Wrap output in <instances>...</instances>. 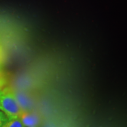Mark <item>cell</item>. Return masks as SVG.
Listing matches in <instances>:
<instances>
[{
	"mask_svg": "<svg viewBox=\"0 0 127 127\" xmlns=\"http://www.w3.org/2000/svg\"><path fill=\"white\" fill-rule=\"evenodd\" d=\"M0 110L9 120L19 118L23 112L15 93L10 87H3L0 90Z\"/></svg>",
	"mask_w": 127,
	"mask_h": 127,
	"instance_id": "obj_1",
	"label": "cell"
},
{
	"mask_svg": "<svg viewBox=\"0 0 127 127\" xmlns=\"http://www.w3.org/2000/svg\"><path fill=\"white\" fill-rule=\"evenodd\" d=\"M19 118L25 127H36L39 122V118L35 114L24 111H23Z\"/></svg>",
	"mask_w": 127,
	"mask_h": 127,
	"instance_id": "obj_2",
	"label": "cell"
},
{
	"mask_svg": "<svg viewBox=\"0 0 127 127\" xmlns=\"http://www.w3.org/2000/svg\"><path fill=\"white\" fill-rule=\"evenodd\" d=\"M2 127H25L20 118L9 120Z\"/></svg>",
	"mask_w": 127,
	"mask_h": 127,
	"instance_id": "obj_3",
	"label": "cell"
},
{
	"mask_svg": "<svg viewBox=\"0 0 127 127\" xmlns=\"http://www.w3.org/2000/svg\"><path fill=\"white\" fill-rule=\"evenodd\" d=\"M5 60V56L4 51L3 50L2 47L0 45V71H2Z\"/></svg>",
	"mask_w": 127,
	"mask_h": 127,
	"instance_id": "obj_4",
	"label": "cell"
},
{
	"mask_svg": "<svg viewBox=\"0 0 127 127\" xmlns=\"http://www.w3.org/2000/svg\"><path fill=\"white\" fill-rule=\"evenodd\" d=\"M8 120V118L7 115H6L2 111L0 110V127H2L3 126V125H4Z\"/></svg>",
	"mask_w": 127,
	"mask_h": 127,
	"instance_id": "obj_5",
	"label": "cell"
},
{
	"mask_svg": "<svg viewBox=\"0 0 127 127\" xmlns=\"http://www.w3.org/2000/svg\"><path fill=\"white\" fill-rule=\"evenodd\" d=\"M5 82V80L4 74L2 71H0V90L4 87Z\"/></svg>",
	"mask_w": 127,
	"mask_h": 127,
	"instance_id": "obj_6",
	"label": "cell"
},
{
	"mask_svg": "<svg viewBox=\"0 0 127 127\" xmlns=\"http://www.w3.org/2000/svg\"></svg>",
	"mask_w": 127,
	"mask_h": 127,
	"instance_id": "obj_7",
	"label": "cell"
}]
</instances>
